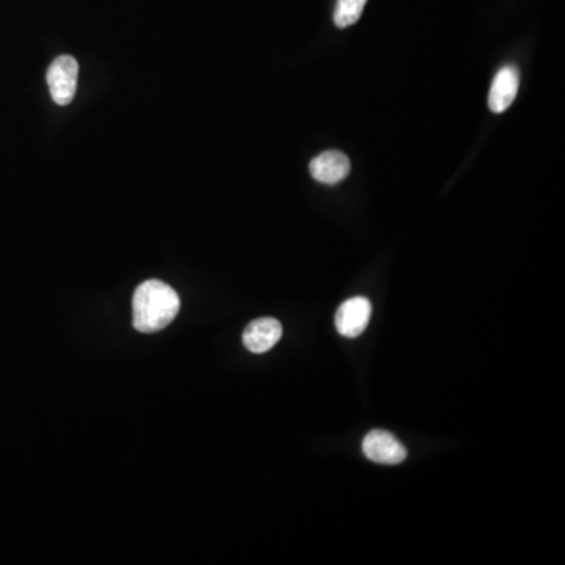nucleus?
<instances>
[{
    "label": "nucleus",
    "mask_w": 565,
    "mask_h": 565,
    "mask_svg": "<svg viewBox=\"0 0 565 565\" xmlns=\"http://www.w3.org/2000/svg\"><path fill=\"white\" fill-rule=\"evenodd\" d=\"M363 452L369 460L382 465H398L407 459V449L388 431H371L363 440Z\"/></svg>",
    "instance_id": "nucleus-4"
},
{
    "label": "nucleus",
    "mask_w": 565,
    "mask_h": 565,
    "mask_svg": "<svg viewBox=\"0 0 565 565\" xmlns=\"http://www.w3.org/2000/svg\"><path fill=\"white\" fill-rule=\"evenodd\" d=\"M520 73L517 66L506 65L496 73L489 93V107L493 113L506 112L517 98Z\"/></svg>",
    "instance_id": "nucleus-5"
},
{
    "label": "nucleus",
    "mask_w": 565,
    "mask_h": 565,
    "mask_svg": "<svg viewBox=\"0 0 565 565\" xmlns=\"http://www.w3.org/2000/svg\"><path fill=\"white\" fill-rule=\"evenodd\" d=\"M310 173L318 183H341L350 173L349 157L341 151H325L311 161Z\"/></svg>",
    "instance_id": "nucleus-7"
},
{
    "label": "nucleus",
    "mask_w": 565,
    "mask_h": 565,
    "mask_svg": "<svg viewBox=\"0 0 565 565\" xmlns=\"http://www.w3.org/2000/svg\"><path fill=\"white\" fill-rule=\"evenodd\" d=\"M79 65L71 55H62L51 63L48 70V85L52 99L59 106H66L76 95Z\"/></svg>",
    "instance_id": "nucleus-2"
},
{
    "label": "nucleus",
    "mask_w": 565,
    "mask_h": 565,
    "mask_svg": "<svg viewBox=\"0 0 565 565\" xmlns=\"http://www.w3.org/2000/svg\"><path fill=\"white\" fill-rule=\"evenodd\" d=\"M281 336H283V327L280 321L274 318H261L247 325L242 341L253 354H264L280 341Z\"/></svg>",
    "instance_id": "nucleus-6"
},
{
    "label": "nucleus",
    "mask_w": 565,
    "mask_h": 565,
    "mask_svg": "<svg viewBox=\"0 0 565 565\" xmlns=\"http://www.w3.org/2000/svg\"><path fill=\"white\" fill-rule=\"evenodd\" d=\"M366 2L368 0H338L335 15H333L336 27L346 29V27L354 26L355 22L361 18Z\"/></svg>",
    "instance_id": "nucleus-8"
},
{
    "label": "nucleus",
    "mask_w": 565,
    "mask_h": 565,
    "mask_svg": "<svg viewBox=\"0 0 565 565\" xmlns=\"http://www.w3.org/2000/svg\"><path fill=\"white\" fill-rule=\"evenodd\" d=\"M372 307L366 297H352L341 303L336 311L335 325L339 335L357 338L365 332L371 321Z\"/></svg>",
    "instance_id": "nucleus-3"
},
{
    "label": "nucleus",
    "mask_w": 565,
    "mask_h": 565,
    "mask_svg": "<svg viewBox=\"0 0 565 565\" xmlns=\"http://www.w3.org/2000/svg\"><path fill=\"white\" fill-rule=\"evenodd\" d=\"M181 308L178 292L161 280H148L135 289L132 322L135 330L156 333L172 324Z\"/></svg>",
    "instance_id": "nucleus-1"
}]
</instances>
